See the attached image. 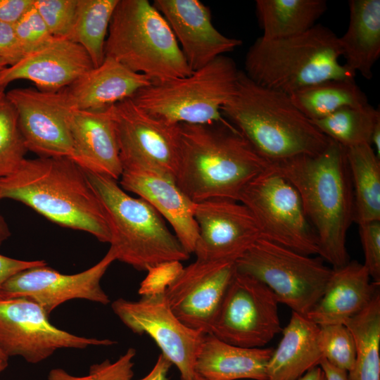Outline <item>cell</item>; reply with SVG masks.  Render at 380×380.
I'll return each instance as SVG.
<instances>
[{
    "label": "cell",
    "instance_id": "6da1fadb",
    "mask_svg": "<svg viewBox=\"0 0 380 380\" xmlns=\"http://www.w3.org/2000/svg\"><path fill=\"white\" fill-rule=\"evenodd\" d=\"M271 165L298 191L317 237L319 257L333 269L348 263L346 235L354 222L355 201L346 148L330 139L317 155Z\"/></svg>",
    "mask_w": 380,
    "mask_h": 380
},
{
    "label": "cell",
    "instance_id": "7a4b0ae2",
    "mask_svg": "<svg viewBox=\"0 0 380 380\" xmlns=\"http://www.w3.org/2000/svg\"><path fill=\"white\" fill-rule=\"evenodd\" d=\"M270 165L227 120L179 124L175 180L195 203L215 198L239 201L246 185Z\"/></svg>",
    "mask_w": 380,
    "mask_h": 380
},
{
    "label": "cell",
    "instance_id": "3957f363",
    "mask_svg": "<svg viewBox=\"0 0 380 380\" xmlns=\"http://www.w3.org/2000/svg\"><path fill=\"white\" fill-rule=\"evenodd\" d=\"M32 208L61 226L110 241L107 220L84 171L68 157L25 158L0 178V199Z\"/></svg>",
    "mask_w": 380,
    "mask_h": 380
},
{
    "label": "cell",
    "instance_id": "277c9868",
    "mask_svg": "<svg viewBox=\"0 0 380 380\" xmlns=\"http://www.w3.org/2000/svg\"><path fill=\"white\" fill-rule=\"evenodd\" d=\"M221 113L270 163L317 155L330 140L300 111L289 95L255 82L243 70L239 72L234 94Z\"/></svg>",
    "mask_w": 380,
    "mask_h": 380
},
{
    "label": "cell",
    "instance_id": "5b68a950",
    "mask_svg": "<svg viewBox=\"0 0 380 380\" xmlns=\"http://www.w3.org/2000/svg\"><path fill=\"white\" fill-rule=\"evenodd\" d=\"M341 56L338 37L318 24L287 38L258 37L246 53L243 72L263 87L291 95L328 80H355Z\"/></svg>",
    "mask_w": 380,
    "mask_h": 380
},
{
    "label": "cell",
    "instance_id": "8992f818",
    "mask_svg": "<svg viewBox=\"0 0 380 380\" xmlns=\"http://www.w3.org/2000/svg\"><path fill=\"white\" fill-rule=\"evenodd\" d=\"M84 171L104 211L110 248L116 260L147 271L161 262L189 258L190 254L148 202L129 196L108 175Z\"/></svg>",
    "mask_w": 380,
    "mask_h": 380
},
{
    "label": "cell",
    "instance_id": "52a82bcc",
    "mask_svg": "<svg viewBox=\"0 0 380 380\" xmlns=\"http://www.w3.org/2000/svg\"><path fill=\"white\" fill-rule=\"evenodd\" d=\"M110 58L152 83L188 76L189 68L163 15L147 0H118L104 47Z\"/></svg>",
    "mask_w": 380,
    "mask_h": 380
},
{
    "label": "cell",
    "instance_id": "ba28073f",
    "mask_svg": "<svg viewBox=\"0 0 380 380\" xmlns=\"http://www.w3.org/2000/svg\"><path fill=\"white\" fill-rule=\"evenodd\" d=\"M239 70L220 56L186 77L152 83L131 99L147 113L172 124L224 122L221 108L235 92Z\"/></svg>",
    "mask_w": 380,
    "mask_h": 380
},
{
    "label": "cell",
    "instance_id": "9c48e42d",
    "mask_svg": "<svg viewBox=\"0 0 380 380\" xmlns=\"http://www.w3.org/2000/svg\"><path fill=\"white\" fill-rule=\"evenodd\" d=\"M237 272L266 285L279 303L306 316L322 296L333 268L312 258L260 237L235 261Z\"/></svg>",
    "mask_w": 380,
    "mask_h": 380
},
{
    "label": "cell",
    "instance_id": "30bf717a",
    "mask_svg": "<svg viewBox=\"0 0 380 380\" xmlns=\"http://www.w3.org/2000/svg\"><path fill=\"white\" fill-rule=\"evenodd\" d=\"M239 201L253 215L262 238L305 255H319L317 237L298 191L271 165L246 185Z\"/></svg>",
    "mask_w": 380,
    "mask_h": 380
},
{
    "label": "cell",
    "instance_id": "8fae6325",
    "mask_svg": "<svg viewBox=\"0 0 380 380\" xmlns=\"http://www.w3.org/2000/svg\"><path fill=\"white\" fill-rule=\"evenodd\" d=\"M278 304L266 285L236 271L210 334L235 346L262 348L282 331Z\"/></svg>",
    "mask_w": 380,
    "mask_h": 380
},
{
    "label": "cell",
    "instance_id": "7c38bea8",
    "mask_svg": "<svg viewBox=\"0 0 380 380\" xmlns=\"http://www.w3.org/2000/svg\"><path fill=\"white\" fill-rule=\"evenodd\" d=\"M110 339L76 336L53 325L49 315L23 297L0 299V350L8 358L22 357L32 364L42 362L62 348L108 346Z\"/></svg>",
    "mask_w": 380,
    "mask_h": 380
},
{
    "label": "cell",
    "instance_id": "4fadbf2b",
    "mask_svg": "<svg viewBox=\"0 0 380 380\" xmlns=\"http://www.w3.org/2000/svg\"><path fill=\"white\" fill-rule=\"evenodd\" d=\"M108 110L122 170L152 167L175 178L179 155V124L170 123L147 113L132 99L118 102Z\"/></svg>",
    "mask_w": 380,
    "mask_h": 380
},
{
    "label": "cell",
    "instance_id": "5bb4252c",
    "mask_svg": "<svg viewBox=\"0 0 380 380\" xmlns=\"http://www.w3.org/2000/svg\"><path fill=\"white\" fill-rule=\"evenodd\" d=\"M114 313L132 332L146 334L178 369L181 380H194L195 363L204 335L184 324L172 312L165 293L132 301L118 298Z\"/></svg>",
    "mask_w": 380,
    "mask_h": 380
},
{
    "label": "cell",
    "instance_id": "9a60e30c",
    "mask_svg": "<svg viewBox=\"0 0 380 380\" xmlns=\"http://www.w3.org/2000/svg\"><path fill=\"white\" fill-rule=\"evenodd\" d=\"M116 260L110 248L103 258L90 268L73 274H65L44 266L20 272L3 285L2 298H27L39 304L49 315L57 307L72 299H84L103 305L110 303L101 280Z\"/></svg>",
    "mask_w": 380,
    "mask_h": 380
},
{
    "label": "cell",
    "instance_id": "2e32d148",
    "mask_svg": "<svg viewBox=\"0 0 380 380\" xmlns=\"http://www.w3.org/2000/svg\"><path fill=\"white\" fill-rule=\"evenodd\" d=\"M236 271L234 261L196 259L165 292L171 310L186 327L210 334Z\"/></svg>",
    "mask_w": 380,
    "mask_h": 380
},
{
    "label": "cell",
    "instance_id": "e0dca14e",
    "mask_svg": "<svg viewBox=\"0 0 380 380\" xmlns=\"http://www.w3.org/2000/svg\"><path fill=\"white\" fill-rule=\"evenodd\" d=\"M15 108L27 151L39 157H68L72 152L70 110L63 89L45 91L16 88L6 93Z\"/></svg>",
    "mask_w": 380,
    "mask_h": 380
},
{
    "label": "cell",
    "instance_id": "ac0fdd59",
    "mask_svg": "<svg viewBox=\"0 0 380 380\" xmlns=\"http://www.w3.org/2000/svg\"><path fill=\"white\" fill-rule=\"evenodd\" d=\"M194 217L198 236L193 253L198 260L235 262L261 237L253 215L237 201L196 203Z\"/></svg>",
    "mask_w": 380,
    "mask_h": 380
},
{
    "label": "cell",
    "instance_id": "d6986e66",
    "mask_svg": "<svg viewBox=\"0 0 380 380\" xmlns=\"http://www.w3.org/2000/svg\"><path fill=\"white\" fill-rule=\"evenodd\" d=\"M153 5L168 23L192 71L242 44L218 31L210 8L198 0H155Z\"/></svg>",
    "mask_w": 380,
    "mask_h": 380
},
{
    "label": "cell",
    "instance_id": "ffe728a7",
    "mask_svg": "<svg viewBox=\"0 0 380 380\" xmlns=\"http://www.w3.org/2000/svg\"><path fill=\"white\" fill-rule=\"evenodd\" d=\"M120 184L148 202L166 219L189 254H192L198 236L194 217L196 203L179 188L174 176L152 167L124 168Z\"/></svg>",
    "mask_w": 380,
    "mask_h": 380
},
{
    "label": "cell",
    "instance_id": "44dd1931",
    "mask_svg": "<svg viewBox=\"0 0 380 380\" xmlns=\"http://www.w3.org/2000/svg\"><path fill=\"white\" fill-rule=\"evenodd\" d=\"M94 68L86 51L65 37H53L40 49L25 55L0 72V89L25 80L42 91L63 89Z\"/></svg>",
    "mask_w": 380,
    "mask_h": 380
},
{
    "label": "cell",
    "instance_id": "7402d4cb",
    "mask_svg": "<svg viewBox=\"0 0 380 380\" xmlns=\"http://www.w3.org/2000/svg\"><path fill=\"white\" fill-rule=\"evenodd\" d=\"M109 108L101 110L70 109L68 124L72 152L69 158L85 171L118 180L122 166Z\"/></svg>",
    "mask_w": 380,
    "mask_h": 380
},
{
    "label": "cell",
    "instance_id": "603a6c76",
    "mask_svg": "<svg viewBox=\"0 0 380 380\" xmlns=\"http://www.w3.org/2000/svg\"><path fill=\"white\" fill-rule=\"evenodd\" d=\"M370 279L364 265L356 260L333 269L322 296L306 317L318 326L345 324L379 291V284Z\"/></svg>",
    "mask_w": 380,
    "mask_h": 380
},
{
    "label": "cell",
    "instance_id": "cb8c5ba5",
    "mask_svg": "<svg viewBox=\"0 0 380 380\" xmlns=\"http://www.w3.org/2000/svg\"><path fill=\"white\" fill-rule=\"evenodd\" d=\"M151 84L146 76L105 57L99 66L94 67L63 91L70 109L101 110L131 99Z\"/></svg>",
    "mask_w": 380,
    "mask_h": 380
},
{
    "label": "cell",
    "instance_id": "d4e9b609",
    "mask_svg": "<svg viewBox=\"0 0 380 380\" xmlns=\"http://www.w3.org/2000/svg\"><path fill=\"white\" fill-rule=\"evenodd\" d=\"M273 348H243L204 335L196 363V374L206 380H267Z\"/></svg>",
    "mask_w": 380,
    "mask_h": 380
},
{
    "label": "cell",
    "instance_id": "484cf974",
    "mask_svg": "<svg viewBox=\"0 0 380 380\" xmlns=\"http://www.w3.org/2000/svg\"><path fill=\"white\" fill-rule=\"evenodd\" d=\"M282 338L267 365V380H298L323 359L318 343L319 326L292 312Z\"/></svg>",
    "mask_w": 380,
    "mask_h": 380
},
{
    "label": "cell",
    "instance_id": "4316f807",
    "mask_svg": "<svg viewBox=\"0 0 380 380\" xmlns=\"http://www.w3.org/2000/svg\"><path fill=\"white\" fill-rule=\"evenodd\" d=\"M348 5V26L338 37L344 65L370 80L380 56V1L350 0Z\"/></svg>",
    "mask_w": 380,
    "mask_h": 380
},
{
    "label": "cell",
    "instance_id": "83f0119b",
    "mask_svg": "<svg viewBox=\"0 0 380 380\" xmlns=\"http://www.w3.org/2000/svg\"><path fill=\"white\" fill-rule=\"evenodd\" d=\"M325 0H257L255 10L262 38L279 39L302 34L325 13Z\"/></svg>",
    "mask_w": 380,
    "mask_h": 380
},
{
    "label": "cell",
    "instance_id": "f1b7e54d",
    "mask_svg": "<svg viewBox=\"0 0 380 380\" xmlns=\"http://www.w3.org/2000/svg\"><path fill=\"white\" fill-rule=\"evenodd\" d=\"M357 224L380 221V158L371 145L346 148Z\"/></svg>",
    "mask_w": 380,
    "mask_h": 380
},
{
    "label": "cell",
    "instance_id": "f546056e",
    "mask_svg": "<svg viewBox=\"0 0 380 380\" xmlns=\"http://www.w3.org/2000/svg\"><path fill=\"white\" fill-rule=\"evenodd\" d=\"M300 111L311 121L327 117L343 107L368 103L355 80L331 79L302 88L289 95Z\"/></svg>",
    "mask_w": 380,
    "mask_h": 380
},
{
    "label": "cell",
    "instance_id": "4dcf8cb0",
    "mask_svg": "<svg viewBox=\"0 0 380 380\" xmlns=\"http://www.w3.org/2000/svg\"><path fill=\"white\" fill-rule=\"evenodd\" d=\"M345 324L356 345L354 366L349 380H380V293Z\"/></svg>",
    "mask_w": 380,
    "mask_h": 380
},
{
    "label": "cell",
    "instance_id": "1f68e13d",
    "mask_svg": "<svg viewBox=\"0 0 380 380\" xmlns=\"http://www.w3.org/2000/svg\"><path fill=\"white\" fill-rule=\"evenodd\" d=\"M118 0H77L68 39L80 44L94 67L105 59L104 47L110 22Z\"/></svg>",
    "mask_w": 380,
    "mask_h": 380
},
{
    "label": "cell",
    "instance_id": "d6a6232c",
    "mask_svg": "<svg viewBox=\"0 0 380 380\" xmlns=\"http://www.w3.org/2000/svg\"><path fill=\"white\" fill-rule=\"evenodd\" d=\"M379 121V110L367 103L343 107L326 118L311 122L328 138L348 148L371 145L373 129Z\"/></svg>",
    "mask_w": 380,
    "mask_h": 380
},
{
    "label": "cell",
    "instance_id": "836d02e7",
    "mask_svg": "<svg viewBox=\"0 0 380 380\" xmlns=\"http://www.w3.org/2000/svg\"><path fill=\"white\" fill-rule=\"evenodd\" d=\"M27 150L21 135L16 111L8 100L4 89L0 90V178L20 165Z\"/></svg>",
    "mask_w": 380,
    "mask_h": 380
},
{
    "label": "cell",
    "instance_id": "e575fe53",
    "mask_svg": "<svg viewBox=\"0 0 380 380\" xmlns=\"http://www.w3.org/2000/svg\"><path fill=\"white\" fill-rule=\"evenodd\" d=\"M318 343L323 358L334 366L349 372L356 357L354 337L345 324L319 326Z\"/></svg>",
    "mask_w": 380,
    "mask_h": 380
},
{
    "label": "cell",
    "instance_id": "d590c367",
    "mask_svg": "<svg viewBox=\"0 0 380 380\" xmlns=\"http://www.w3.org/2000/svg\"><path fill=\"white\" fill-rule=\"evenodd\" d=\"M136 350L129 348L115 362L105 360L90 366L88 374L74 376L61 368L51 369L48 380H132Z\"/></svg>",
    "mask_w": 380,
    "mask_h": 380
},
{
    "label": "cell",
    "instance_id": "8d00e7d4",
    "mask_svg": "<svg viewBox=\"0 0 380 380\" xmlns=\"http://www.w3.org/2000/svg\"><path fill=\"white\" fill-rule=\"evenodd\" d=\"M77 0H34L33 6L54 37L67 38L75 15Z\"/></svg>",
    "mask_w": 380,
    "mask_h": 380
},
{
    "label": "cell",
    "instance_id": "74e56055",
    "mask_svg": "<svg viewBox=\"0 0 380 380\" xmlns=\"http://www.w3.org/2000/svg\"><path fill=\"white\" fill-rule=\"evenodd\" d=\"M13 26L25 56L44 46L54 37L34 6Z\"/></svg>",
    "mask_w": 380,
    "mask_h": 380
},
{
    "label": "cell",
    "instance_id": "f35d334b",
    "mask_svg": "<svg viewBox=\"0 0 380 380\" xmlns=\"http://www.w3.org/2000/svg\"><path fill=\"white\" fill-rule=\"evenodd\" d=\"M183 267L181 262L177 260L161 262L150 267L140 284L139 294L148 296L164 293Z\"/></svg>",
    "mask_w": 380,
    "mask_h": 380
},
{
    "label": "cell",
    "instance_id": "ab89813d",
    "mask_svg": "<svg viewBox=\"0 0 380 380\" xmlns=\"http://www.w3.org/2000/svg\"><path fill=\"white\" fill-rule=\"evenodd\" d=\"M360 241L364 252V266L370 278L380 284V221L358 224Z\"/></svg>",
    "mask_w": 380,
    "mask_h": 380
},
{
    "label": "cell",
    "instance_id": "60d3db41",
    "mask_svg": "<svg viewBox=\"0 0 380 380\" xmlns=\"http://www.w3.org/2000/svg\"><path fill=\"white\" fill-rule=\"evenodd\" d=\"M0 56L8 66L14 65L25 56L16 38L13 26L0 23Z\"/></svg>",
    "mask_w": 380,
    "mask_h": 380
},
{
    "label": "cell",
    "instance_id": "b9f144b4",
    "mask_svg": "<svg viewBox=\"0 0 380 380\" xmlns=\"http://www.w3.org/2000/svg\"><path fill=\"white\" fill-rule=\"evenodd\" d=\"M44 265L46 262L43 260H23L0 254V299L1 288L8 279L23 270Z\"/></svg>",
    "mask_w": 380,
    "mask_h": 380
},
{
    "label": "cell",
    "instance_id": "7bdbcfd3",
    "mask_svg": "<svg viewBox=\"0 0 380 380\" xmlns=\"http://www.w3.org/2000/svg\"><path fill=\"white\" fill-rule=\"evenodd\" d=\"M33 3L34 0H0V23L15 25Z\"/></svg>",
    "mask_w": 380,
    "mask_h": 380
},
{
    "label": "cell",
    "instance_id": "ee69618b",
    "mask_svg": "<svg viewBox=\"0 0 380 380\" xmlns=\"http://www.w3.org/2000/svg\"><path fill=\"white\" fill-rule=\"evenodd\" d=\"M172 365L167 358L160 353L151 370L139 380H169L168 372Z\"/></svg>",
    "mask_w": 380,
    "mask_h": 380
},
{
    "label": "cell",
    "instance_id": "f6af8a7d",
    "mask_svg": "<svg viewBox=\"0 0 380 380\" xmlns=\"http://www.w3.org/2000/svg\"><path fill=\"white\" fill-rule=\"evenodd\" d=\"M319 365L324 374L325 380H349L347 371L334 366L324 358Z\"/></svg>",
    "mask_w": 380,
    "mask_h": 380
},
{
    "label": "cell",
    "instance_id": "bcb514c9",
    "mask_svg": "<svg viewBox=\"0 0 380 380\" xmlns=\"http://www.w3.org/2000/svg\"><path fill=\"white\" fill-rule=\"evenodd\" d=\"M298 380H325L324 374L319 365L308 370Z\"/></svg>",
    "mask_w": 380,
    "mask_h": 380
},
{
    "label": "cell",
    "instance_id": "7dc6e473",
    "mask_svg": "<svg viewBox=\"0 0 380 380\" xmlns=\"http://www.w3.org/2000/svg\"><path fill=\"white\" fill-rule=\"evenodd\" d=\"M10 236L8 227L0 215V246Z\"/></svg>",
    "mask_w": 380,
    "mask_h": 380
},
{
    "label": "cell",
    "instance_id": "c3c4849f",
    "mask_svg": "<svg viewBox=\"0 0 380 380\" xmlns=\"http://www.w3.org/2000/svg\"><path fill=\"white\" fill-rule=\"evenodd\" d=\"M7 66V63L0 56V72Z\"/></svg>",
    "mask_w": 380,
    "mask_h": 380
},
{
    "label": "cell",
    "instance_id": "681fc988",
    "mask_svg": "<svg viewBox=\"0 0 380 380\" xmlns=\"http://www.w3.org/2000/svg\"><path fill=\"white\" fill-rule=\"evenodd\" d=\"M8 367V361L0 362V374Z\"/></svg>",
    "mask_w": 380,
    "mask_h": 380
},
{
    "label": "cell",
    "instance_id": "f907efd6",
    "mask_svg": "<svg viewBox=\"0 0 380 380\" xmlns=\"http://www.w3.org/2000/svg\"><path fill=\"white\" fill-rule=\"evenodd\" d=\"M8 358L0 350V362L8 361Z\"/></svg>",
    "mask_w": 380,
    "mask_h": 380
},
{
    "label": "cell",
    "instance_id": "816d5d0a",
    "mask_svg": "<svg viewBox=\"0 0 380 380\" xmlns=\"http://www.w3.org/2000/svg\"><path fill=\"white\" fill-rule=\"evenodd\" d=\"M194 380H206V379H205L204 378H203L200 375L196 374Z\"/></svg>",
    "mask_w": 380,
    "mask_h": 380
},
{
    "label": "cell",
    "instance_id": "f5cc1de1",
    "mask_svg": "<svg viewBox=\"0 0 380 380\" xmlns=\"http://www.w3.org/2000/svg\"><path fill=\"white\" fill-rule=\"evenodd\" d=\"M1 90V89H0Z\"/></svg>",
    "mask_w": 380,
    "mask_h": 380
}]
</instances>
